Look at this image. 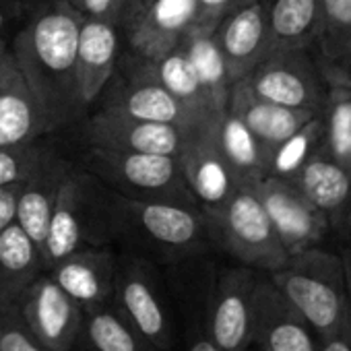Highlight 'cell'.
Returning a JSON list of instances; mask_svg holds the SVG:
<instances>
[{
    "instance_id": "6",
    "label": "cell",
    "mask_w": 351,
    "mask_h": 351,
    "mask_svg": "<svg viewBox=\"0 0 351 351\" xmlns=\"http://www.w3.org/2000/svg\"><path fill=\"white\" fill-rule=\"evenodd\" d=\"M203 213L215 250L230 254L238 265L273 273L287 263L289 254L252 189H238L226 205Z\"/></svg>"
},
{
    "instance_id": "36",
    "label": "cell",
    "mask_w": 351,
    "mask_h": 351,
    "mask_svg": "<svg viewBox=\"0 0 351 351\" xmlns=\"http://www.w3.org/2000/svg\"><path fill=\"white\" fill-rule=\"evenodd\" d=\"M34 7H27L23 0H0V38L13 40L19 27L25 23Z\"/></svg>"
},
{
    "instance_id": "17",
    "label": "cell",
    "mask_w": 351,
    "mask_h": 351,
    "mask_svg": "<svg viewBox=\"0 0 351 351\" xmlns=\"http://www.w3.org/2000/svg\"><path fill=\"white\" fill-rule=\"evenodd\" d=\"M232 81L244 79L273 50L267 25V0H252L228 13L213 29Z\"/></svg>"
},
{
    "instance_id": "46",
    "label": "cell",
    "mask_w": 351,
    "mask_h": 351,
    "mask_svg": "<svg viewBox=\"0 0 351 351\" xmlns=\"http://www.w3.org/2000/svg\"><path fill=\"white\" fill-rule=\"evenodd\" d=\"M73 351H89V349H73Z\"/></svg>"
},
{
    "instance_id": "14",
    "label": "cell",
    "mask_w": 351,
    "mask_h": 351,
    "mask_svg": "<svg viewBox=\"0 0 351 351\" xmlns=\"http://www.w3.org/2000/svg\"><path fill=\"white\" fill-rule=\"evenodd\" d=\"M215 122L217 116L191 128L178 157L184 180L203 211L226 205L240 189L236 173L221 153Z\"/></svg>"
},
{
    "instance_id": "27",
    "label": "cell",
    "mask_w": 351,
    "mask_h": 351,
    "mask_svg": "<svg viewBox=\"0 0 351 351\" xmlns=\"http://www.w3.org/2000/svg\"><path fill=\"white\" fill-rule=\"evenodd\" d=\"M217 141L223 157L236 173L240 189H252L267 176V149L248 130V126L232 112H223L215 122Z\"/></svg>"
},
{
    "instance_id": "37",
    "label": "cell",
    "mask_w": 351,
    "mask_h": 351,
    "mask_svg": "<svg viewBox=\"0 0 351 351\" xmlns=\"http://www.w3.org/2000/svg\"><path fill=\"white\" fill-rule=\"evenodd\" d=\"M197 27L213 32L228 13L242 7V0H197Z\"/></svg>"
},
{
    "instance_id": "28",
    "label": "cell",
    "mask_w": 351,
    "mask_h": 351,
    "mask_svg": "<svg viewBox=\"0 0 351 351\" xmlns=\"http://www.w3.org/2000/svg\"><path fill=\"white\" fill-rule=\"evenodd\" d=\"M75 349L89 351H155L114 308L104 304L83 312V324Z\"/></svg>"
},
{
    "instance_id": "33",
    "label": "cell",
    "mask_w": 351,
    "mask_h": 351,
    "mask_svg": "<svg viewBox=\"0 0 351 351\" xmlns=\"http://www.w3.org/2000/svg\"><path fill=\"white\" fill-rule=\"evenodd\" d=\"M320 145H322V120L318 114L310 122H306L300 130H295L291 136H287L285 141H281L277 147L269 151L267 176L293 180L302 165L320 149Z\"/></svg>"
},
{
    "instance_id": "20",
    "label": "cell",
    "mask_w": 351,
    "mask_h": 351,
    "mask_svg": "<svg viewBox=\"0 0 351 351\" xmlns=\"http://www.w3.org/2000/svg\"><path fill=\"white\" fill-rule=\"evenodd\" d=\"M326 217L330 232L351 230V173L318 149L291 180Z\"/></svg>"
},
{
    "instance_id": "1",
    "label": "cell",
    "mask_w": 351,
    "mask_h": 351,
    "mask_svg": "<svg viewBox=\"0 0 351 351\" xmlns=\"http://www.w3.org/2000/svg\"><path fill=\"white\" fill-rule=\"evenodd\" d=\"M83 17L66 0H42L11 40L17 69L54 134L77 126L85 108L77 89V42Z\"/></svg>"
},
{
    "instance_id": "26",
    "label": "cell",
    "mask_w": 351,
    "mask_h": 351,
    "mask_svg": "<svg viewBox=\"0 0 351 351\" xmlns=\"http://www.w3.org/2000/svg\"><path fill=\"white\" fill-rule=\"evenodd\" d=\"M40 273H44L40 246L17 223H11L0 234V306L19 304Z\"/></svg>"
},
{
    "instance_id": "4",
    "label": "cell",
    "mask_w": 351,
    "mask_h": 351,
    "mask_svg": "<svg viewBox=\"0 0 351 351\" xmlns=\"http://www.w3.org/2000/svg\"><path fill=\"white\" fill-rule=\"evenodd\" d=\"M77 163L124 199L201 207L184 180L178 157L85 145Z\"/></svg>"
},
{
    "instance_id": "43",
    "label": "cell",
    "mask_w": 351,
    "mask_h": 351,
    "mask_svg": "<svg viewBox=\"0 0 351 351\" xmlns=\"http://www.w3.org/2000/svg\"><path fill=\"white\" fill-rule=\"evenodd\" d=\"M134 3H141V0H122V11H124L128 5H134ZM122 11H120V15H122Z\"/></svg>"
},
{
    "instance_id": "25",
    "label": "cell",
    "mask_w": 351,
    "mask_h": 351,
    "mask_svg": "<svg viewBox=\"0 0 351 351\" xmlns=\"http://www.w3.org/2000/svg\"><path fill=\"white\" fill-rule=\"evenodd\" d=\"M271 50L314 48L322 25V0H267Z\"/></svg>"
},
{
    "instance_id": "13",
    "label": "cell",
    "mask_w": 351,
    "mask_h": 351,
    "mask_svg": "<svg viewBox=\"0 0 351 351\" xmlns=\"http://www.w3.org/2000/svg\"><path fill=\"white\" fill-rule=\"evenodd\" d=\"M79 126L85 145L120 151L159 153L171 157H180L189 132L173 124L138 120L106 108L89 110Z\"/></svg>"
},
{
    "instance_id": "24",
    "label": "cell",
    "mask_w": 351,
    "mask_h": 351,
    "mask_svg": "<svg viewBox=\"0 0 351 351\" xmlns=\"http://www.w3.org/2000/svg\"><path fill=\"white\" fill-rule=\"evenodd\" d=\"M312 54L328 85L351 87V0H322V25Z\"/></svg>"
},
{
    "instance_id": "29",
    "label": "cell",
    "mask_w": 351,
    "mask_h": 351,
    "mask_svg": "<svg viewBox=\"0 0 351 351\" xmlns=\"http://www.w3.org/2000/svg\"><path fill=\"white\" fill-rule=\"evenodd\" d=\"M182 48L186 50V54L201 79L213 110L219 114L226 112L228 95H230L234 81L228 73L226 60L219 52L213 32L193 25L182 40Z\"/></svg>"
},
{
    "instance_id": "11",
    "label": "cell",
    "mask_w": 351,
    "mask_h": 351,
    "mask_svg": "<svg viewBox=\"0 0 351 351\" xmlns=\"http://www.w3.org/2000/svg\"><path fill=\"white\" fill-rule=\"evenodd\" d=\"M258 273L236 265L213 277L205 322L211 341L223 351H248L252 345V293Z\"/></svg>"
},
{
    "instance_id": "18",
    "label": "cell",
    "mask_w": 351,
    "mask_h": 351,
    "mask_svg": "<svg viewBox=\"0 0 351 351\" xmlns=\"http://www.w3.org/2000/svg\"><path fill=\"white\" fill-rule=\"evenodd\" d=\"M118 252L114 246H83L46 273L85 312L112 302Z\"/></svg>"
},
{
    "instance_id": "45",
    "label": "cell",
    "mask_w": 351,
    "mask_h": 351,
    "mask_svg": "<svg viewBox=\"0 0 351 351\" xmlns=\"http://www.w3.org/2000/svg\"><path fill=\"white\" fill-rule=\"evenodd\" d=\"M248 3H252V0H242V5H248Z\"/></svg>"
},
{
    "instance_id": "19",
    "label": "cell",
    "mask_w": 351,
    "mask_h": 351,
    "mask_svg": "<svg viewBox=\"0 0 351 351\" xmlns=\"http://www.w3.org/2000/svg\"><path fill=\"white\" fill-rule=\"evenodd\" d=\"M120 32L116 23L83 19L77 42V89L85 112H89L120 60Z\"/></svg>"
},
{
    "instance_id": "22",
    "label": "cell",
    "mask_w": 351,
    "mask_h": 351,
    "mask_svg": "<svg viewBox=\"0 0 351 351\" xmlns=\"http://www.w3.org/2000/svg\"><path fill=\"white\" fill-rule=\"evenodd\" d=\"M54 134L50 122L15 66L0 77V147H15Z\"/></svg>"
},
{
    "instance_id": "8",
    "label": "cell",
    "mask_w": 351,
    "mask_h": 351,
    "mask_svg": "<svg viewBox=\"0 0 351 351\" xmlns=\"http://www.w3.org/2000/svg\"><path fill=\"white\" fill-rule=\"evenodd\" d=\"M157 267L143 256L118 252L112 304L155 351H169L173 341L169 300Z\"/></svg>"
},
{
    "instance_id": "44",
    "label": "cell",
    "mask_w": 351,
    "mask_h": 351,
    "mask_svg": "<svg viewBox=\"0 0 351 351\" xmlns=\"http://www.w3.org/2000/svg\"><path fill=\"white\" fill-rule=\"evenodd\" d=\"M23 3H25L27 7H36L38 3H42V0H23Z\"/></svg>"
},
{
    "instance_id": "15",
    "label": "cell",
    "mask_w": 351,
    "mask_h": 351,
    "mask_svg": "<svg viewBox=\"0 0 351 351\" xmlns=\"http://www.w3.org/2000/svg\"><path fill=\"white\" fill-rule=\"evenodd\" d=\"M19 312L34 337L48 351L75 349L83 324V310L46 271L23 291Z\"/></svg>"
},
{
    "instance_id": "41",
    "label": "cell",
    "mask_w": 351,
    "mask_h": 351,
    "mask_svg": "<svg viewBox=\"0 0 351 351\" xmlns=\"http://www.w3.org/2000/svg\"><path fill=\"white\" fill-rule=\"evenodd\" d=\"M337 254H339V258L343 263L345 287H347V300H349V316H351V230L343 234V242H341Z\"/></svg>"
},
{
    "instance_id": "21",
    "label": "cell",
    "mask_w": 351,
    "mask_h": 351,
    "mask_svg": "<svg viewBox=\"0 0 351 351\" xmlns=\"http://www.w3.org/2000/svg\"><path fill=\"white\" fill-rule=\"evenodd\" d=\"M226 110L236 114L248 126V130L267 149V153L320 114L261 99L246 87L244 81H236L232 85Z\"/></svg>"
},
{
    "instance_id": "32",
    "label": "cell",
    "mask_w": 351,
    "mask_h": 351,
    "mask_svg": "<svg viewBox=\"0 0 351 351\" xmlns=\"http://www.w3.org/2000/svg\"><path fill=\"white\" fill-rule=\"evenodd\" d=\"M50 138L52 134H46L25 145L0 147V186H21L32 176L60 157L62 149Z\"/></svg>"
},
{
    "instance_id": "5",
    "label": "cell",
    "mask_w": 351,
    "mask_h": 351,
    "mask_svg": "<svg viewBox=\"0 0 351 351\" xmlns=\"http://www.w3.org/2000/svg\"><path fill=\"white\" fill-rule=\"evenodd\" d=\"M267 275L306 318L316 337L335 332L351 318L343 263L337 252L312 246L291 254L283 267Z\"/></svg>"
},
{
    "instance_id": "34",
    "label": "cell",
    "mask_w": 351,
    "mask_h": 351,
    "mask_svg": "<svg viewBox=\"0 0 351 351\" xmlns=\"http://www.w3.org/2000/svg\"><path fill=\"white\" fill-rule=\"evenodd\" d=\"M0 351H48L25 324L19 304L0 306Z\"/></svg>"
},
{
    "instance_id": "42",
    "label": "cell",
    "mask_w": 351,
    "mask_h": 351,
    "mask_svg": "<svg viewBox=\"0 0 351 351\" xmlns=\"http://www.w3.org/2000/svg\"><path fill=\"white\" fill-rule=\"evenodd\" d=\"M15 66H17V62H15V56H13L11 40L0 38V77L7 75L9 71H13Z\"/></svg>"
},
{
    "instance_id": "30",
    "label": "cell",
    "mask_w": 351,
    "mask_h": 351,
    "mask_svg": "<svg viewBox=\"0 0 351 351\" xmlns=\"http://www.w3.org/2000/svg\"><path fill=\"white\" fill-rule=\"evenodd\" d=\"M134 69H147L176 99H180L184 106L193 108L195 112L203 116H217L219 112L213 110L205 87L186 54V50L180 46L171 48L161 58L147 66H134Z\"/></svg>"
},
{
    "instance_id": "38",
    "label": "cell",
    "mask_w": 351,
    "mask_h": 351,
    "mask_svg": "<svg viewBox=\"0 0 351 351\" xmlns=\"http://www.w3.org/2000/svg\"><path fill=\"white\" fill-rule=\"evenodd\" d=\"M316 351H351V318L335 332L316 337Z\"/></svg>"
},
{
    "instance_id": "7",
    "label": "cell",
    "mask_w": 351,
    "mask_h": 351,
    "mask_svg": "<svg viewBox=\"0 0 351 351\" xmlns=\"http://www.w3.org/2000/svg\"><path fill=\"white\" fill-rule=\"evenodd\" d=\"M197 0H141L128 5L120 19L118 69L147 66L171 48L180 46L197 25Z\"/></svg>"
},
{
    "instance_id": "31",
    "label": "cell",
    "mask_w": 351,
    "mask_h": 351,
    "mask_svg": "<svg viewBox=\"0 0 351 351\" xmlns=\"http://www.w3.org/2000/svg\"><path fill=\"white\" fill-rule=\"evenodd\" d=\"M322 145L320 149L351 173V87L328 85L320 110Z\"/></svg>"
},
{
    "instance_id": "39",
    "label": "cell",
    "mask_w": 351,
    "mask_h": 351,
    "mask_svg": "<svg viewBox=\"0 0 351 351\" xmlns=\"http://www.w3.org/2000/svg\"><path fill=\"white\" fill-rule=\"evenodd\" d=\"M17 193H19V186H0V234L11 223H15Z\"/></svg>"
},
{
    "instance_id": "2",
    "label": "cell",
    "mask_w": 351,
    "mask_h": 351,
    "mask_svg": "<svg viewBox=\"0 0 351 351\" xmlns=\"http://www.w3.org/2000/svg\"><path fill=\"white\" fill-rule=\"evenodd\" d=\"M112 246L163 267L215 252L201 207L141 203L120 195L112 207Z\"/></svg>"
},
{
    "instance_id": "10",
    "label": "cell",
    "mask_w": 351,
    "mask_h": 351,
    "mask_svg": "<svg viewBox=\"0 0 351 351\" xmlns=\"http://www.w3.org/2000/svg\"><path fill=\"white\" fill-rule=\"evenodd\" d=\"M93 108L114 110L138 120L173 124L182 130H191L213 118L203 116L176 99L147 69H116Z\"/></svg>"
},
{
    "instance_id": "16",
    "label": "cell",
    "mask_w": 351,
    "mask_h": 351,
    "mask_svg": "<svg viewBox=\"0 0 351 351\" xmlns=\"http://www.w3.org/2000/svg\"><path fill=\"white\" fill-rule=\"evenodd\" d=\"M252 343L261 351H316L312 326L267 273H258L252 293Z\"/></svg>"
},
{
    "instance_id": "40",
    "label": "cell",
    "mask_w": 351,
    "mask_h": 351,
    "mask_svg": "<svg viewBox=\"0 0 351 351\" xmlns=\"http://www.w3.org/2000/svg\"><path fill=\"white\" fill-rule=\"evenodd\" d=\"M186 351H223L211 341V337L207 332L205 316H203V322L193 320V328L189 330V337H186Z\"/></svg>"
},
{
    "instance_id": "23",
    "label": "cell",
    "mask_w": 351,
    "mask_h": 351,
    "mask_svg": "<svg viewBox=\"0 0 351 351\" xmlns=\"http://www.w3.org/2000/svg\"><path fill=\"white\" fill-rule=\"evenodd\" d=\"M73 165L75 159L62 153L60 157H56L52 163H48L44 169H40L27 182L19 186L15 223L38 246H42L46 240L60 186Z\"/></svg>"
},
{
    "instance_id": "35",
    "label": "cell",
    "mask_w": 351,
    "mask_h": 351,
    "mask_svg": "<svg viewBox=\"0 0 351 351\" xmlns=\"http://www.w3.org/2000/svg\"><path fill=\"white\" fill-rule=\"evenodd\" d=\"M83 19H101L118 25L122 0H66Z\"/></svg>"
},
{
    "instance_id": "9",
    "label": "cell",
    "mask_w": 351,
    "mask_h": 351,
    "mask_svg": "<svg viewBox=\"0 0 351 351\" xmlns=\"http://www.w3.org/2000/svg\"><path fill=\"white\" fill-rule=\"evenodd\" d=\"M240 81L261 99L312 112L322 110L328 91L310 48L275 50Z\"/></svg>"
},
{
    "instance_id": "12",
    "label": "cell",
    "mask_w": 351,
    "mask_h": 351,
    "mask_svg": "<svg viewBox=\"0 0 351 351\" xmlns=\"http://www.w3.org/2000/svg\"><path fill=\"white\" fill-rule=\"evenodd\" d=\"M252 191L263 203L289 256L312 246H322V242L328 238L330 226L326 217L291 180L265 176L252 186Z\"/></svg>"
},
{
    "instance_id": "3",
    "label": "cell",
    "mask_w": 351,
    "mask_h": 351,
    "mask_svg": "<svg viewBox=\"0 0 351 351\" xmlns=\"http://www.w3.org/2000/svg\"><path fill=\"white\" fill-rule=\"evenodd\" d=\"M114 197V191L75 161L60 186L46 240L40 246L44 271L83 246H112Z\"/></svg>"
}]
</instances>
